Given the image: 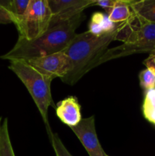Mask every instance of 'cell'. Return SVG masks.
I'll return each instance as SVG.
<instances>
[{"label":"cell","instance_id":"8992f818","mask_svg":"<svg viewBox=\"0 0 155 156\" xmlns=\"http://www.w3.org/2000/svg\"><path fill=\"white\" fill-rule=\"evenodd\" d=\"M27 62L40 73L53 79L56 78L62 79L67 76L70 69L68 58L63 51L48 56L33 58Z\"/></svg>","mask_w":155,"mask_h":156},{"label":"cell","instance_id":"9c48e42d","mask_svg":"<svg viewBox=\"0 0 155 156\" xmlns=\"http://www.w3.org/2000/svg\"><path fill=\"white\" fill-rule=\"evenodd\" d=\"M118 24L112 22L106 14L95 12L91 17L88 25V31L97 36H101L115 31Z\"/></svg>","mask_w":155,"mask_h":156},{"label":"cell","instance_id":"8fae6325","mask_svg":"<svg viewBox=\"0 0 155 156\" xmlns=\"http://www.w3.org/2000/svg\"><path fill=\"white\" fill-rule=\"evenodd\" d=\"M133 15V11L131 7V1L116 0L115 5L108 14V17L112 22L121 24L130 20Z\"/></svg>","mask_w":155,"mask_h":156},{"label":"cell","instance_id":"44dd1931","mask_svg":"<svg viewBox=\"0 0 155 156\" xmlns=\"http://www.w3.org/2000/svg\"><path fill=\"white\" fill-rule=\"evenodd\" d=\"M150 56H155V53H150Z\"/></svg>","mask_w":155,"mask_h":156},{"label":"cell","instance_id":"7402d4cb","mask_svg":"<svg viewBox=\"0 0 155 156\" xmlns=\"http://www.w3.org/2000/svg\"><path fill=\"white\" fill-rule=\"evenodd\" d=\"M1 124H2V117H0V128H1Z\"/></svg>","mask_w":155,"mask_h":156},{"label":"cell","instance_id":"6da1fadb","mask_svg":"<svg viewBox=\"0 0 155 156\" xmlns=\"http://www.w3.org/2000/svg\"><path fill=\"white\" fill-rule=\"evenodd\" d=\"M81 14L66 22L50 27L45 33L33 41H26L18 37L13 48L0 56L8 60L27 61L33 58L48 56L62 52L69 45L75 37V30L84 20Z\"/></svg>","mask_w":155,"mask_h":156},{"label":"cell","instance_id":"603a6c76","mask_svg":"<svg viewBox=\"0 0 155 156\" xmlns=\"http://www.w3.org/2000/svg\"><path fill=\"white\" fill-rule=\"evenodd\" d=\"M106 156H109V155H106Z\"/></svg>","mask_w":155,"mask_h":156},{"label":"cell","instance_id":"7c38bea8","mask_svg":"<svg viewBox=\"0 0 155 156\" xmlns=\"http://www.w3.org/2000/svg\"><path fill=\"white\" fill-rule=\"evenodd\" d=\"M0 156H15L11 143L7 118L4 119L0 128Z\"/></svg>","mask_w":155,"mask_h":156},{"label":"cell","instance_id":"ffe728a7","mask_svg":"<svg viewBox=\"0 0 155 156\" xmlns=\"http://www.w3.org/2000/svg\"><path fill=\"white\" fill-rule=\"evenodd\" d=\"M150 53H155V45H154V47H153V50H152V51L150 52Z\"/></svg>","mask_w":155,"mask_h":156},{"label":"cell","instance_id":"ac0fdd59","mask_svg":"<svg viewBox=\"0 0 155 156\" xmlns=\"http://www.w3.org/2000/svg\"><path fill=\"white\" fill-rule=\"evenodd\" d=\"M116 0H98L95 2V5L100 6V8L104 9L107 14L110 12L113 6L115 5Z\"/></svg>","mask_w":155,"mask_h":156},{"label":"cell","instance_id":"3957f363","mask_svg":"<svg viewBox=\"0 0 155 156\" xmlns=\"http://www.w3.org/2000/svg\"><path fill=\"white\" fill-rule=\"evenodd\" d=\"M9 68L25 85L46 126L47 134L50 133L52 129L48 122L49 108H56L51 94V82L53 79L42 74L27 61L21 59L11 60Z\"/></svg>","mask_w":155,"mask_h":156},{"label":"cell","instance_id":"e0dca14e","mask_svg":"<svg viewBox=\"0 0 155 156\" xmlns=\"http://www.w3.org/2000/svg\"><path fill=\"white\" fill-rule=\"evenodd\" d=\"M15 18L2 5H0V24H15Z\"/></svg>","mask_w":155,"mask_h":156},{"label":"cell","instance_id":"277c9868","mask_svg":"<svg viewBox=\"0 0 155 156\" xmlns=\"http://www.w3.org/2000/svg\"><path fill=\"white\" fill-rule=\"evenodd\" d=\"M51 20L48 0H30L25 13L17 18L14 24L18 29L19 37L30 41L47 31Z\"/></svg>","mask_w":155,"mask_h":156},{"label":"cell","instance_id":"52a82bcc","mask_svg":"<svg viewBox=\"0 0 155 156\" xmlns=\"http://www.w3.org/2000/svg\"><path fill=\"white\" fill-rule=\"evenodd\" d=\"M70 128L80 140L89 156L107 155L97 137L94 116L81 119L78 124Z\"/></svg>","mask_w":155,"mask_h":156},{"label":"cell","instance_id":"d6986e66","mask_svg":"<svg viewBox=\"0 0 155 156\" xmlns=\"http://www.w3.org/2000/svg\"><path fill=\"white\" fill-rule=\"evenodd\" d=\"M144 63L145 64L146 66H153L155 69V56H150L147 59L144 60Z\"/></svg>","mask_w":155,"mask_h":156},{"label":"cell","instance_id":"2e32d148","mask_svg":"<svg viewBox=\"0 0 155 156\" xmlns=\"http://www.w3.org/2000/svg\"><path fill=\"white\" fill-rule=\"evenodd\" d=\"M48 135L55 153H56V156H72L67 150L57 133H53V132H50V133H48Z\"/></svg>","mask_w":155,"mask_h":156},{"label":"cell","instance_id":"4fadbf2b","mask_svg":"<svg viewBox=\"0 0 155 156\" xmlns=\"http://www.w3.org/2000/svg\"><path fill=\"white\" fill-rule=\"evenodd\" d=\"M144 118L155 125V88L146 91L142 105Z\"/></svg>","mask_w":155,"mask_h":156},{"label":"cell","instance_id":"9a60e30c","mask_svg":"<svg viewBox=\"0 0 155 156\" xmlns=\"http://www.w3.org/2000/svg\"><path fill=\"white\" fill-rule=\"evenodd\" d=\"M147 68L139 74L140 85L144 91L155 88V69L151 66H146Z\"/></svg>","mask_w":155,"mask_h":156},{"label":"cell","instance_id":"5b68a950","mask_svg":"<svg viewBox=\"0 0 155 156\" xmlns=\"http://www.w3.org/2000/svg\"><path fill=\"white\" fill-rule=\"evenodd\" d=\"M95 2L96 0H48L52 12L50 27L81 15L85 9L94 5Z\"/></svg>","mask_w":155,"mask_h":156},{"label":"cell","instance_id":"5bb4252c","mask_svg":"<svg viewBox=\"0 0 155 156\" xmlns=\"http://www.w3.org/2000/svg\"><path fill=\"white\" fill-rule=\"evenodd\" d=\"M30 0H12L0 2V5L5 8L15 17L16 21L17 18L23 16L25 13L30 4Z\"/></svg>","mask_w":155,"mask_h":156},{"label":"cell","instance_id":"7a4b0ae2","mask_svg":"<svg viewBox=\"0 0 155 156\" xmlns=\"http://www.w3.org/2000/svg\"><path fill=\"white\" fill-rule=\"evenodd\" d=\"M115 34L116 30L101 36L93 34L88 30L76 34L63 50L68 58L70 69L62 82L74 85L91 69L97 67V62L108 50V46L115 40Z\"/></svg>","mask_w":155,"mask_h":156},{"label":"cell","instance_id":"ba28073f","mask_svg":"<svg viewBox=\"0 0 155 156\" xmlns=\"http://www.w3.org/2000/svg\"><path fill=\"white\" fill-rule=\"evenodd\" d=\"M56 110L59 120L69 127L75 126L82 119L81 106L74 96H70L58 102Z\"/></svg>","mask_w":155,"mask_h":156},{"label":"cell","instance_id":"30bf717a","mask_svg":"<svg viewBox=\"0 0 155 156\" xmlns=\"http://www.w3.org/2000/svg\"><path fill=\"white\" fill-rule=\"evenodd\" d=\"M133 13L140 20L155 23V0L131 1Z\"/></svg>","mask_w":155,"mask_h":156}]
</instances>
